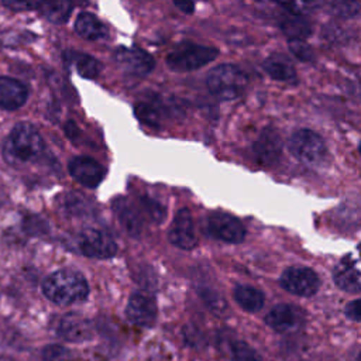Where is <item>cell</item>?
<instances>
[{
    "instance_id": "74e56055",
    "label": "cell",
    "mask_w": 361,
    "mask_h": 361,
    "mask_svg": "<svg viewBox=\"0 0 361 361\" xmlns=\"http://www.w3.org/2000/svg\"><path fill=\"white\" fill-rule=\"evenodd\" d=\"M358 361H361V353H360V355H358Z\"/></svg>"
},
{
    "instance_id": "603a6c76",
    "label": "cell",
    "mask_w": 361,
    "mask_h": 361,
    "mask_svg": "<svg viewBox=\"0 0 361 361\" xmlns=\"http://www.w3.org/2000/svg\"><path fill=\"white\" fill-rule=\"evenodd\" d=\"M279 25L288 39H306L312 34V27L309 21L300 14L290 13L281 20Z\"/></svg>"
},
{
    "instance_id": "ffe728a7",
    "label": "cell",
    "mask_w": 361,
    "mask_h": 361,
    "mask_svg": "<svg viewBox=\"0 0 361 361\" xmlns=\"http://www.w3.org/2000/svg\"><path fill=\"white\" fill-rule=\"evenodd\" d=\"M76 32L89 41L102 39L107 35L106 25L90 13H80L75 21Z\"/></svg>"
},
{
    "instance_id": "e0dca14e",
    "label": "cell",
    "mask_w": 361,
    "mask_h": 361,
    "mask_svg": "<svg viewBox=\"0 0 361 361\" xmlns=\"http://www.w3.org/2000/svg\"><path fill=\"white\" fill-rule=\"evenodd\" d=\"M28 97L27 87L17 79L0 76V107L4 110H17Z\"/></svg>"
},
{
    "instance_id": "d590c367",
    "label": "cell",
    "mask_w": 361,
    "mask_h": 361,
    "mask_svg": "<svg viewBox=\"0 0 361 361\" xmlns=\"http://www.w3.org/2000/svg\"><path fill=\"white\" fill-rule=\"evenodd\" d=\"M173 3H175V6H176L180 11L188 13V14L193 13V10H195V4H193L192 0H173Z\"/></svg>"
},
{
    "instance_id": "f1b7e54d",
    "label": "cell",
    "mask_w": 361,
    "mask_h": 361,
    "mask_svg": "<svg viewBox=\"0 0 361 361\" xmlns=\"http://www.w3.org/2000/svg\"><path fill=\"white\" fill-rule=\"evenodd\" d=\"M61 207L71 214H85L86 213V202L78 193H68L61 196Z\"/></svg>"
},
{
    "instance_id": "3957f363",
    "label": "cell",
    "mask_w": 361,
    "mask_h": 361,
    "mask_svg": "<svg viewBox=\"0 0 361 361\" xmlns=\"http://www.w3.org/2000/svg\"><path fill=\"white\" fill-rule=\"evenodd\" d=\"M207 89L221 100L241 96L248 86V76L235 65L223 63L213 68L206 78Z\"/></svg>"
},
{
    "instance_id": "836d02e7",
    "label": "cell",
    "mask_w": 361,
    "mask_h": 361,
    "mask_svg": "<svg viewBox=\"0 0 361 361\" xmlns=\"http://www.w3.org/2000/svg\"><path fill=\"white\" fill-rule=\"evenodd\" d=\"M202 298L213 310H223V309H226V303H224L223 298L219 296L216 292H213L210 289L203 290L202 292Z\"/></svg>"
},
{
    "instance_id": "8fae6325",
    "label": "cell",
    "mask_w": 361,
    "mask_h": 361,
    "mask_svg": "<svg viewBox=\"0 0 361 361\" xmlns=\"http://www.w3.org/2000/svg\"><path fill=\"white\" fill-rule=\"evenodd\" d=\"M69 175L82 186L97 188L106 175L104 168L90 157H73L68 164Z\"/></svg>"
},
{
    "instance_id": "4316f807",
    "label": "cell",
    "mask_w": 361,
    "mask_h": 361,
    "mask_svg": "<svg viewBox=\"0 0 361 361\" xmlns=\"http://www.w3.org/2000/svg\"><path fill=\"white\" fill-rule=\"evenodd\" d=\"M274 1L282 6L289 13L300 14V16L313 11L320 4V0H274Z\"/></svg>"
},
{
    "instance_id": "6da1fadb",
    "label": "cell",
    "mask_w": 361,
    "mask_h": 361,
    "mask_svg": "<svg viewBox=\"0 0 361 361\" xmlns=\"http://www.w3.org/2000/svg\"><path fill=\"white\" fill-rule=\"evenodd\" d=\"M44 296L59 306H69L83 302L89 295L86 278L76 269L62 268L42 281Z\"/></svg>"
},
{
    "instance_id": "1f68e13d",
    "label": "cell",
    "mask_w": 361,
    "mask_h": 361,
    "mask_svg": "<svg viewBox=\"0 0 361 361\" xmlns=\"http://www.w3.org/2000/svg\"><path fill=\"white\" fill-rule=\"evenodd\" d=\"M135 114L142 123H145L148 126H154V127L158 126V113L151 106H148L145 103H140L135 107Z\"/></svg>"
},
{
    "instance_id": "ac0fdd59",
    "label": "cell",
    "mask_w": 361,
    "mask_h": 361,
    "mask_svg": "<svg viewBox=\"0 0 361 361\" xmlns=\"http://www.w3.org/2000/svg\"><path fill=\"white\" fill-rule=\"evenodd\" d=\"M262 69L274 80L285 83H296L298 73L290 59L282 54H272L262 62Z\"/></svg>"
},
{
    "instance_id": "4dcf8cb0",
    "label": "cell",
    "mask_w": 361,
    "mask_h": 361,
    "mask_svg": "<svg viewBox=\"0 0 361 361\" xmlns=\"http://www.w3.org/2000/svg\"><path fill=\"white\" fill-rule=\"evenodd\" d=\"M140 203H141L142 209L145 210V213L154 221H161L165 217V210L158 202H155L152 199H148V197H142V199H140Z\"/></svg>"
},
{
    "instance_id": "cb8c5ba5",
    "label": "cell",
    "mask_w": 361,
    "mask_h": 361,
    "mask_svg": "<svg viewBox=\"0 0 361 361\" xmlns=\"http://www.w3.org/2000/svg\"><path fill=\"white\" fill-rule=\"evenodd\" d=\"M234 299L247 312H257L264 306V293L250 285H237Z\"/></svg>"
},
{
    "instance_id": "e575fe53",
    "label": "cell",
    "mask_w": 361,
    "mask_h": 361,
    "mask_svg": "<svg viewBox=\"0 0 361 361\" xmlns=\"http://www.w3.org/2000/svg\"><path fill=\"white\" fill-rule=\"evenodd\" d=\"M345 316L351 320L361 322V299H355L345 306Z\"/></svg>"
},
{
    "instance_id": "44dd1931",
    "label": "cell",
    "mask_w": 361,
    "mask_h": 361,
    "mask_svg": "<svg viewBox=\"0 0 361 361\" xmlns=\"http://www.w3.org/2000/svg\"><path fill=\"white\" fill-rule=\"evenodd\" d=\"M65 59H68L72 65H75V69L82 78L86 79H94L100 73V62L90 56L89 54L78 52V51H66L63 54Z\"/></svg>"
},
{
    "instance_id": "8d00e7d4",
    "label": "cell",
    "mask_w": 361,
    "mask_h": 361,
    "mask_svg": "<svg viewBox=\"0 0 361 361\" xmlns=\"http://www.w3.org/2000/svg\"><path fill=\"white\" fill-rule=\"evenodd\" d=\"M4 197H6V196H4V193H3L1 189H0V206L4 203Z\"/></svg>"
},
{
    "instance_id": "484cf974",
    "label": "cell",
    "mask_w": 361,
    "mask_h": 361,
    "mask_svg": "<svg viewBox=\"0 0 361 361\" xmlns=\"http://www.w3.org/2000/svg\"><path fill=\"white\" fill-rule=\"evenodd\" d=\"M41 355L44 361H78L76 353L59 344H49L44 347Z\"/></svg>"
},
{
    "instance_id": "9c48e42d",
    "label": "cell",
    "mask_w": 361,
    "mask_h": 361,
    "mask_svg": "<svg viewBox=\"0 0 361 361\" xmlns=\"http://www.w3.org/2000/svg\"><path fill=\"white\" fill-rule=\"evenodd\" d=\"M281 285L285 290L298 296H312L320 285V279L314 271L305 267H290L283 271Z\"/></svg>"
},
{
    "instance_id": "f35d334b",
    "label": "cell",
    "mask_w": 361,
    "mask_h": 361,
    "mask_svg": "<svg viewBox=\"0 0 361 361\" xmlns=\"http://www.w3.org/2000/svg\"><path fill=\"white\" fill-rule=\"evenodd\" d=\"M360 154H361V142H360Z\"/></svg>"
},
{
    "instance_id": "8992f818",
    "label": "cell",
    "mask_w": 361,
    "mask_h": 361,
    "mask_svg": "<svg viewBox=\"0 0 361 361\" xmlns=\"http://www.w3.org/2000/svg\"><path fill=\"white\" fill-rule=\"evenodd\" d=\"M333 279L345 292H361V245L341 257L333 269Z\"/></svg>"
},
{
    "instance_id": "d6986e66",
    "label": "cell",
    "mask_w": 361,
    "mask_h": 361,
    "mask_svg": "<svg viewBox=\"0 0 361 361\" xmlns=\"http://www.w3.org/2000/svg\"><path fill=\"white\" fill-rule=\"evenodd\" d=\"M113 212L116 217L118 219L123 228L131 235L138 238L142 233V221L135 209L124 199V197H116L111 203Z\"/></svg>"
},
{
    "instance_id": "7a4b0ae2",
    "label": "cell",
    "mask_w": 361,
    "mask_h": 361,
    "mask_svg": "<svg viewBox=\"0 0 361 361\" xmlns=\"http://www.w3.org/2000/svg\"><path fill=\"white\" fill-rule=\"evenodd\" d=\"M44 152V140L30 123H18L4 141V157L10 162L27 164L37 161Z\"/></svg>"
},
{
    "instance_id": "f546056e",
    "label": "cell",
    "mask_w": 361,
    "mask_h": 361,
    "mask_svg": "<svg viewBox=\"0 0 361 361\" xmlns=\"http://www.w3.org/2000/svg\"><path fill=\"white\" fill-rule=\"evenodd\" d=\"M289 51L302 62H312L314 59L313 49L305 39H289Z\"/></svg>"
},
{
    "instance_id": "277c9868",
    "label": "cell",
    "mask_w": 361,
    "mask_h": 361,
    "mask_svg": "<svg viewBox=\"0 0 361 361\" xmlns=\"http://www.w3.org/2000/svg\"><path fill=\"white\" fill-rule=\"evenodd\" d=\"M217 55L219 49L214 47L186 42L169 52L166 65L176 72H189L210 63L217 58Z\"/></svg>"
},
{
    "instance_id": "2e32d148",
    "label": "cell",
    "mask_w": 361,
    "mask_h": 361,
    "mask_svg": "<svg viewBox=\"0 0 361 361\" xmlns=\"http://www.w3.org/2000/svg\"><path fill=\"white\" fill-rule=\"evenodd\" d=\"M56 334L71 343H83L93 337V327L87 319L76 313L62 316L56 326Z\"/></svg>"
},
{
    "instance_id": "7c38bea8",
    "label": "cell",
    "mask_w": 361,
    "mask_h": 361,
    "mask_svg": "<svg viewBox=\"0 0 361 361\" xmlns=\"http://www.w3.org/2000/svg\"><path fill=\"white\" fill-rule=\"evenodd\" d=\"M254 155L264 166L278 164L282 155V140L274 127L267 126L261 130L257 141L254 142Z\"/></svg>"
},
{
    "instance_id": "52a82bcc",
    "label": "cell",
    "mask_w": 361,
    "mask_h": 361,
    "mask_svg": "<svg viewBox=\"0 0 361 361\" xmlns=\"http://www.w3.org/2000/svg\"><path fill=\"white\" fill-rule=\"evenodd\" d=\"M78 247L83 255L97 259L111 258L117 252V244L111 235L93 227L83 228L79 233Z\"/></svg>"
},
{
    "instance_id": "d6a6232c",
    "label": "cell",
    "mask_w": 361,
    "mask_h": 361,
    "mask_svg": "<svg viewBox=\"0 0 361 361\" xmlns=\"http://www.w3.org/2000/svg\"><path fill=\"white\" fill-rule=\"evenodd\" d=\"M4 6L14 11H28L32 8H38L39 0H3Z\"/></svg>"
},
{
    "instance_id": "5bb4252c",
    "label": "cell",
    "mask_w": 361,
    "mask_h": 361,
    "mask_svg": "<svg viewBox=\"0 0 361 361\" xmlns=\"http://www.w3.org/2000/svg\"><path fill=\"white\" fill-rule=\"evenodd\" d=\"M126 316L138 327H151L157 319V305L154 298L144 292L133 293L127 302Z\"/></svg>"
},
{
    "instance_id": "5b68a950",
    "label": "cell",
    "mask_w": 361,
    "mask_h": 361,
    "mask_svg": "<svg viewBox=\"0 0 361 361\" xmlns=\"http://www.w3.org/2000/svg\"><path fill=\"white\" fill-rule=\"evenodd\" d=\"M289 151L292 155L306 165H320L327 158V147L324 140L309 128L296 130L289 138Z\"/></svg>"
},
{
    "instance_id": "30bf717a",
    "label": "cell",
    "mask_w": 361,
    "mask_h": 361,
    "mask_svg": "<svg viewBox=\"0 0 361 361\" xmlns=\"http://www.w3.org/2000/svg\"><path fill=\"white\" fill-rule=\"evenodd\" d=\"M114 61L117 66L131 76H145L154 66V58L141 48H118L114 54Z\"/></svg>"
},
{
    "instance_id": "4fadbf2b",
    "label": "cell",
    "mask_w": 361,
    "mask_h": 361,
    "mask_svg": "<svg viewBox=\"0 0 361 361\" xmlns=\"http://www.w3.org/2000/svg\"><path fill=\"white\" fill-rule=\"evenodd\" d=\"M168 238L175 247L180 250H192L196 247L197 237L189 209L182 207L178 210L169 228Z\"/></svg>"
},
{
    "instance_id": "ba28073f",
    "label": "cell",
    "mask_w": 361,
    "mask_h": 361,
    "mask_svg": "<svg viewBox=\"0 0 361 361\" xmlns=\"http://www.w3.org/2000/svg\"><path fill=\"white\" fill-rule=\"evenodd\" d=\"M206 227L210 235L226 243H241L245 237V228L243 223L228 213L214 212L209 214Z\"/></svg>"
},
{
    "instance_id": "9a60e30c",
    "label": "cell",
    "mask_w": 361,
    "mask_h": 361,
    "mask_svg": "<svg viewBox=\"0 0 361 361\" xmlns=\"http://www.w3.org/2000/svg\"><path fill=\"white\" fill-rule=\"evenodd\" d=\"M267 324L278 333H289L299 329L305 322V314L295 305H276L265 316Z\"/></svg>"
},
{
    "instance_id": "83f0119b",
    "label": "cell",
    "mask_w": 361,
    "mask_h": 361,
    "mask_svg": "<svg viewBox=\"0 0 361 361\" xmlns=\"http://www.w3.org/2000/svg\"><path fill=\"white\" fill-rule=\"evenodd\" d=\"M233 361H262L259 354L247 343L235 341L231 347Z\"/></svg>"
},
{
    "instance_id": "d4e9b609",
    "label": "cell",
    "mask_w": 361,
    "mask_h": 361,
    "mask_svg": "<svg viewBox=\"0 0 361 361\" xmlns=\"http://www.w3.org/2000/svg\"><path fill=\"white\" fill-rule=\"evenodd\" d=\"M329 13L340 18H353L361 13V3L357 0H326Z\"/></svg>"
},
{
    "instance_id": "7402d4cb",
    "label": "cell",
    "mask_w": 361,
    "mask_h": 361,
    "mask_svg": "<svg viewBox=\"0 0 361 361\" xmlns=\"http://www.w3.org/2000/svg\"><path fill=\"white\" fill-rule=\"evenodd\" d=\"M38 10L48 21L61 24L68 20L72 10V3L71 0H39Z\"/></svg>"
}]
</instances>
